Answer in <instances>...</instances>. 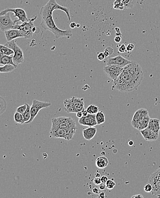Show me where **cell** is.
<instances>
[{"label": "cell", "instance_id": "4", "mask_svg": "<svg viewBox=\"0 0 160 198\" xmlns=\"http://www.w3.org/2000/svg\"><path fill=\"white\" fill-rule=\"evenodd\" d=\"M37 18V16L33 18H31L22 23L21 25L15 24L13 29H17L21 30L24 35V38L30 39L33 36V29L34 27V22Z\"/></svg>", "mask_w": 160, "mask_h": 198}, {"label": "cell", "instance_id": "36", "mask_svg": "<svg viewBox=\"0 0 160 198\" xmlns=\"http://www.w3.org/2000/svg\"><path fill=\"white\" fill-rule=\"evenodd\" d=\"M144 191L146 192H152V186L148 183L144 187Z\"/></svg>", "mask_w": 160, "mask_h": 198}, {"label": "cell", "instance_id": "46", "mask_svg": "<svg viewBox=\"0 0 160 198\" xmlns=\"http://www.w3.org/2000/svg\"><path fill=\"white\" fill-rule=\"evenodd\" d=\"M83 114H82V111H79L78 113H76V117L79 118H80L82 117H83Z\"/></svg>", "mask_w": 160, "mask_h": 198}, {"label": "cell", "instance_id": "24", "mask_svg": "<svg viewBox=\"0 0 160 198\" xmlns=\"http://www.w3.org/2000/svg\"><path fill=\"white\" fill-rule=\"evenodd\" d=\"M0 53L3 55H14V52L12 49L8 47V46L0 44Z\"/></svg>", "mask_w": 160, "mask_h": 198}, {"label": "cell", "instance_id": "41", "mask_svg": "<svg viewBox=\"0 0 160 198\" xmlns=\"http://www.w3.org/2000/svg\"><path fill=\"white\" fill-rule=\"evenodd\" d=\"M99 188L100 190H104L107 188L106 183H101L99 185Z\"/></svg>", "mask_w": 160, "mask_h": 198}, {"label": "cell", "instance_id": "43", "mask_svg": "<svg viewBox=\"0 0 160 198\" xmlns=\"http://www.w3.org/2000/svg\"><path fill=\"white\" fill-rule=\"evenodd\" d=\"M114 41L116 43H120L122 41V37L120 35H116L114 38Z\"/></svg>", "mask_w": 160, "mask_h": 198}, {"label": "cell", "instance_id": "35", "mask_svg": "<svg viewBox=\"0 0 160 198\" xmlns=\"http://www.w3.org/2000/svg\"><path fill=\"white\" fill-rule=\"evenodd\" d=\"M114 52V49L111 47H107V48L104 51V54L106 55V57H107L110 55H112Z\"/></svg>", "mask_w": 160, "mask_h": 198}, {"label": "cell", "instance_id": "25", "mask_svg": "<svg viewBox=\"0 0 160 198\" xmlns=\"http://www.w3.org/2000/svg\"><path fill=\"white\" fill-rule=\"evenodd\" d=\"M96 119L97 121L98 125L103 124L105 122L106 118L103 111H98V113L96 114Z\"/></svg>", "mask_w": 160, "mask_h": 198}, {"label": "cell", "instance_id": "37", "mask_svg": "<svg viewBox=\"0 0 160 198\" xmlns=\"http://www.w3.org/2000/svg\"><path fill=\"white\" fill-rule=\"evenodd\" d=\"M126 46L125 45V44L121 45L120 47H118V51L120 53H123L126 52Z\"/></svg>", "mask_w": 160, "mask_h": 198}, {"label": "cell", "instance_id": "5", "mask_svg": "<svg viewBox=\"0 0 160 198\" xmlns=\"http://www.w3.org/2000/svg\"><path fill=\"white\" fill-rule=\"evenodd\" d=\"M5 46L10 48L13 51H14V53L13 56V62H14L15 65L18 66L19 64L22 63L24 62V55H23V51L20 47L18 46L17 43L14 40L11 41H8L5 44Z\"/></svg>", "mask_w": 160, "mask_h": 198}, {"label": "cell", "instance_id": "22", "mask_svg": "<svg viewBox=\"0 0 160 198\" xmlns=\"http://www.w3.org/2000/svg\"><path fill=\"white\" fill-rule=\"evenodd\" d=\"M108 164V159L106 156H101L96 159V166L99 168L103 169L107 167Z\"/></svg>", "mask_w": 160, "mask_h": 198}, {"label": "cell", "instance_id": "42", "mask_svg": "<svg viewBox=\"0 0 160 198\" xmlns=\"http://www.w3.org/2000/svg\"><path fill=\"white\" fill-rule=\"evenodd\" d=\"M100 179H101V181H102V182L106 183L107 182V180H108V177H107V176H105V175L102 176L100 177Z\"/></svg>", "mask_w": 160, "mask_h": 198}, {"label": "cell", "instance_id": "49", "mask_svg": "<svg viewBox=\"0 0 160 198\" xmlns=\"http://www.w3.org/2000/svg\"><path fill=\"white\" fill-rule=\"evenodd\" d=\"M76 23H75V22H72V23H70V27L71 28V29H74L75 27H76Z\"/></svg>", "mask_w": 160, "mask_h": 198}, {"label": "cell", "instance_id": "10", "mask_svg": "<svg viewBox=\"0 0 160 198\" xmlns=\"http://www.w3.org/2000/svg\"><path fill=\"white\" fill-rule=\"evenodd\" d=\"M123 67L118 65H110L104 66L103 70L107 76L114 82L122 72Z\"/></svg>", "mask_w": 160, "mask_h": 198}, {"label": "cell", "instance_id": "27", "mask_svg": "<svg viewBox=\"0 0 160 198\" xmlns=\"http://www.w3.org/2000/svg\"><path fill=\"white\" fill-rule=\"evenodd\" d=\"M14 119L16 123L19 124H25V120L23 118V114L15 111L14 114Z\"/></svg>", "mask_w": 160, "mask_h": 198}, {"label": "cell", "instance_id": "7", "mask_svg": "<svg viewBox=\"0 0 160 198\" xmlns=\"http://www.w3.org/2000/svg\"><path fill=\"white\" fill-rule=\"evenodd\" d=\"M51 105V103L47 102H42V101H38L37 99H34L33 101L32 105L31 106L30 113L31 118L30 120L27 123V124L30 123L38 115L39 111L40 110L44 108H47Z\"/></svg>", "mask_w": 160, "mask_h": 198}, {"label": "cell", "instance_id": "29", "mask_svg": "<svg viewBox=\"0 0 160 198\" xmlns=\"http://www.w3.org/2000/svg\"><path fill=\"white\" fill-rule=\"evenodd\" d=\"M27 109L25 113L23 114V118L25 120V123H26L30 120L31 118L30 108L31 106L29 105H27Z\"/></svg>", "mask_w": 160, "mask_h": 198}, {"label": "cell", "instance_id": "1", "mask_svg": "<svg viewBox=\"0 0 160 198\" xmlns=\"http://www.w3.org/2000/svg\"><path fill=\"white\" fill-rule=\"evenodd\" d=\"M55 10H60L65 12L68 17V20H71L69 8L58 4L56 0H49L47 4L42 6L39 14L41 17V25L45 30L52 32L57 39L62 37H71L73 35L71 30H63L58 27L53 19V13Z\"/></svg>", "mask_w": 160, "mask_h": 198}, {"label": "cell", "instance_id": "50", "mask_svg": "<svg viewBox=\"0 0 160 198\" xmlns=\"http://www.w3.org/2000/svg\"><path fill=\"white\" fill-rule=\"evenodd\" d=\"M128 144H129L130 146H132V145L134 144V142H133V141L130 140V142H128Z\"/></svg>", "mask_w": 160, "mask_h": 198}, {"label": "cell", "instance_id": "13", "mask_svg": "<svg viewBox=\"0 0 160 198\" xmlns=\"http://www.w3.org/2000/svg\"><path fill=\"white\" fill-rule=\"evenodd\" d=\"M130 62L131 61L130 60L125 59L120 55H118V56L109 59L107 61V65H118L124 67L127 65H128Z\"/></svg>", "mask_w": 160, "mask_h": 198}, {"label": "cell", "instance_id": "6", "mask_svg": "<svg viewBox=\"0 0 160 198\" xmlns=\"http://www.w3.org/2000/svg\"><path fill=\"white\" fill-rule=\"evenodd\" d=\"M76 131L75 129L57 128L55 130H50V134L54 138H62L67 140H70L74 138Z\"/></svg>", "mask_w": 160, "mask_h": 198}, {"label": "cell", "instance_id": "17", "mask_svg": "<svg viewBox=\"0 0 160 198\" xmlns=\"http://www.w3.org/2000/svg\"><path fill=\"white\" fill-rule=\"evenodd\" d=\"M148 128L153 131L159 134L160 130V121L158 119L150 118Z\"/></svg>", "mask_w": 160, "mask_h": 198}, {"label": "cell", "instance_id": "32", "mask_svg": "<svg viewBox=\"0 0 160 198\" xmlns=\"http://www.w3.org/2000/svg\"><path fill=\"white\" fill-rule=\"evenodd\" d=\"M114 8L118 10H124L125 8L122 0H115L114 3Z\"/></svg>", "mask_w": 160, "mask_h": 198}, {"label": "cell", "instance_id": "52", "mask_svg": "<svg viewBox=\"0 0 160 198\" xmlns=\"http://www.w3.org/2000/svg\"><path fill=\"white\" fill-rule=\"evenodd\" d=\"M157 196H158V198H160V195H157Z\"/></svg>", "mask_w": 160, "mask_h": 198}, {"label": "cell", "instance_id": "14", "mask_svg": "<svg viewBox=\"0 0 160 198\" xmlns=\"http://www.w3.org/2000/svg\"><path fill=\"white\" fill-rule=\"evenodd\" d=\"M79 123L81 125L87 126L89 127H94L98 125L96 119V114H88L87 116H83L79 118Z\"/></svg>", "mask_w": 160, "mask_h": 198}, {"label": "cell", "instance_id": "12", "mask_svg": "<svg viewBox=\"0 0 160 198\" xmlns=\"http://www.w3.org/2000/svg\"><path fill=\"white\" fill-rule=\"evenodd\" d=\"M148 111L145 109H140L137 110L134 114V117L131 121V124L134 128L137 129L138 124L141 120L145 117L148 115Z\"/></svg>", "mask_w": 160, "mask_h": 198}, {"label": "cell", "instance_id": "30", "mask_svg": "<svg viewBox=\"0 0 160 198\" xmlns=\"http://www.w3.org/2000/svg\"><path fill=\"white\" fill-rule=\"evenodd\" d=\"M99 107L94 105H91L88 106L86 110L90 114H96L99 111Z\"/></svg>", "mask_w": 160, "mask_h": 198}, {"label": "cell", "instance_id": "3", "mask_svg": "<svg viewBox=\"0 0 160 198\" xmlns=\"http://www.w3.org/2000/svg\"><path fill=\"white\" fill-rule=\"evenodd\" d=\"M57 128L77 129L76 122L74 119L70 117H59L52 119V126L51 130Z\"/></svg>", "mask_w": 160, "mask_h": 198}, {"label": "cell", "instance_id": "16", "mask_svg": "<svg viewBox=\"0 0 160 198\" xmlns=\"http://www.w3.org/2000/svg\"><path fill=\"white\" fill-rule=\"evenodd\" d=\"M142 136L146 140L148 141H154L156 140L159 136V134L149 130L148 128H145L140 131Z\"/></svg>", "mask_w": 160, "mask_h": 198}, {"label": "cell", "instance_id": "2", "mask_svg": "<svg viewBox=\"0 0 160 198\" xmlns=\"http://www.w3.org/2000/svg\"><path fill=\"white\" fill-rule=\"evenodd\" d=\"M144 78L141 66L137 62H131L123 67L122 73L114 82V88L122 92H130L137 89Z\"/></svg>", "mask_w": 160, "mask_h": 198}, {"label": "cell", "instance_id": "11", "mask_svg": "<svg viewBox=\"0 0 160 198\" xmlns=\"http://www.w3.org/2000/svg\"><path fill=\"white\" fill-rule=\"evenodd\" d=\"M16 24L15 21H13L9 13L0 15V30L3 32L13 29Z\"/></svg>", "mask_w": 160, "mask_h": 198}, {"label": "cell", "instance_id": "28", "mask_svg": "<svg viewBox=\"0 0 160 198\" xmlns=\"http://www.w3.org/2000/svg\"><path fill=\"white\" fill-rule=\"evenodd\" d=\"M7 109V103L4 98L0 96V115L5 112Z\"/></svg>", "mask_w": 160, "mask_h": 198}, {"label": "cell", "instance_id": "34", "mask_svg": "<svg viewBox=\"0 0 160 198\" xmlns=\"http://www.w3.org/2000/svg\"><path fill=\"white\" fill-rule=\"evenodd\" d=\"M27 103H25L24 105H22V106H20L19 107H18L17 109H16V111L18 112V113H21L22 114H23V113H25V111H26V110L27 109Z\"/></svg>", "mask_w": 160, "mask_h": 198}, {"label": "cell", "instance_id": "8", "mask_svg": "<svg viewBox=\"0 0 160 198\" xmlns=\"http://www.w3.org/2000/svg\"><path fill=\"white\" fill-rule=\"evenodd\" d=\"M149 183L152 186V194L157 196L160 194V167L150 175Z\"/></svg>", "mask_w": 160, "mask_h": 198}, {"label": "cell", "instance_id": "39", "mask_svg": "<svg viewBox=\"0 0 160 198\" xmlns=\"http://www.w3.org/2000/svg\"><path fill=\"white\" fill-rule=\"evenodd\" d=\"M105 58H106V55L104 54L103 52L99 53L98 55V59H99V61H103Z\"/></svg>", "mask_w": 160, "mask_h": 198}, {"label": "cell", "instance_id": "19", "mask_svg": "<svg viewBox=\"0 0 160 198\" xmlns=\"http://www.w3.org/2000/svg\"><path fill=\"white\" fill-rule=\"evenodd\" d=\"M73 105L76 113L82 111L84 109V99L83 98L72 97Z\"/></svg>", "mask_w": 160, "mask_h": 198}, {"label": "cell", "instance_id": "38", "mask_svg": "<svg viewBox=\"0 0 160 198\" xmlns=\"http://www.w3.org/2000/svg\"><path fill=\"white\" fill-rule=\"evenodd\" d=\"M134 49V43H130L127 46H126V51H132Z\"/></svg>", "mask_w": 160, "mask_h": 198}, {"label": "cell", "instance_id": "15", "mask_svg": "<svg viewBox=\"0 0 160 198\" xmlns=\"http://www.w3.org/2000/svg\"><path fill=\"white\" fill-rule=\"evenodd\" d=\"M4 33L8 41H11L18 38H24V35L22 33L17 29H11L7 31H5Z\"/></svg>", "mask_w": 160, "mask_h": 198}, {"label": "cell", "instance_id": "20", "mask_svg": "<svg viewBox=\"0 0 160 198\" xmlns=\"http://www.w3.org/2000/svg\"><path fill=\"white\" fill-rule=\"evenodd\" d=\"M0 65H12L17 67V66L14 62H13V56L8 55H3L0 53Z\"/></svg>", "mask_w": 160, "mask_h": 198}, {"label": "cell", "instance_id": "40", "mask_svg": "<svg viewBox=\"0 0 160 198\" xmlns=\"http://www.w3.org/2000/svg\"><path fill=\"white\" fill-rule=\"evenodd\" d=\"M101 183H102V181H101V179H100V178L96 176L95 178L94 179V183L95 185L99 186V184H100Z\"/></svg>", "mask_w": 160, "mask_h": 198}, {"label": "cell", "instance_id": "47", "mask_svg": "<svg viewBox=\"0 0 160 198\" xmlns=\"http://www.w3.org/2000/svg\"><path fill=\"white\" fill-rule=\"evenodd\" d=\"M143 198V196L141 194H137L135 195H134L132 196V198Z\"/></svg>", "mask_w": 160, "mask_h": 198}, {"label": "cell", "instance_id": "9", "mask_svg": "<svg viewBox=\"0 0 160 198\" xmlns=\"http://www.w3.org/2000/svg\"><path fill=\"white\" fill-rule=\"evenodd\" d=\"M9 12L13 13L15 17L18 18L17 20H15L16 23L18 21H21L23 23L29 20L25 10L21 8H7L0 12V15H4Z\"/></svg>", "mask_w": 160, "mask_h": 198}, {"label": "cell", "instance_id": "18", "mask_svg": "<svg viewBox=\"0 0 160 198\" xmlns=\"http://www.w3.org/2000/svg\"><path fill=\"white\" fill-rule=\"evenodd\" d=\"M97 132V129L94 127H89L87 128L83 129V135L84 139L87 140H90L95 136Z\"/></svg>", "mask_w": 160, "mask_h": 198}, {"label": "cell", "instance_id": "31", "mask_svg": "<svg viewBox=\"0 0 160 198\" xmlns=\"http://www.w3.org/2000/svg\"><path fill=\"white\" fill-rule=\"evenodd\" d=\"M125 9H130L134 7L136 4V0H122Z\"/></svg>", "mask_w": 160, "mask_h": 198}, {"label": "cell", "instance_id": "26", "mask_svg": "<svg viewBox=\"0 0 160 198\" xmlns=\"http://www.w3.org/2000/svg\"><path fill=\"white\" fill-rule=\"evenodd\" d=\"M17 68L12 65H6L4 66H0V73H10Z\"/></svg>", "mask_w": 160, "mask_h": 198}, {"label": "cell", "instance_id": "51", "mask_svg": "<svg viewBox=\"0 0 160 198\" xmlns=\"http://www.w3.org/2000/svg\"><path fill=\"white\" fill-rule=\"evenodd\" d=\"M79 26H80V24H77L76 27H79Z\"/></svg>", "mask_w": 160, "mask_h": 198}, {"label": "cell", "instance_id": "45", "mask_svg": "<svg viewBox=\"0 0 160 198\" xmlns=\"http://www.w3.org/2000/svg\"><path fill=\"white\" fill-rule=\"evenodd\" d=\"M106 197V195H105V192H100V193H99V194H98V196H97V198H104Z\"/></svg>", "mask_w": 160, "mask_h": 198}, {"label": "cell", "instance_id": "33", "mask_svg": "<svg viewBox=\"0 0 160 198\" xmlns=\"http://www.w3.org/2000/svg\"><path fill=\"white\" fill-rule=\"evenodd\" d=\"M116 184L114 180H111V179H108L106 182V186H107V189L108 190H112L114 187L116 186Z\"/></svg>", "mask_w": 160, "mask_h": 198}, {"label": "cell", "instance_id": "21", "mask_svg": "<svg viewBox=\"0 0 160 198\" xmlns=\"http://www.w3.org/2000/svg\"><path fill=\"white\" fill-rule=\"evenodd\" d=\"M64 109L67 113H76V110L73 105V98L66 99L64 102Z\"/></svg>", "mask_w": 160, "mask_h": 198}, {"label": "cell", "instance_id": "44", "mask_svg": "<svg viewBox=\"0 0 160 198\" xmlns=\"http://www.w3.org/2000/svg\"><path fill=\"white\" fill-rule=\"evenodd\" d=\"M99 190H100V189H99ZM99 190L98 188H97V187H94V188H92V192H93L94 194L98 195L99 194Z\"/></svg>", "mask_w": 160, "mask_h": 198}, {"label": "cell", "instance_id": "48", "mask_svg": "<svg viewBox=\"0 0 160 198\" xmlns=\"http://www.w3.org/2000/svg\"><path fill=\"white\" fill-rule=\"evenodd\" d=\"M82 114H83V116H87L88 114L87 111L85 109H83V110L82 111Z\"/></svg>", "mask_w": 160, "mask_h": 198}, {"label": "cell", "instance_id": "23", "mask_svg": "<svg viewBox=\"0 0 160 198\" xmlns=\"http://www.w3.org/2000/svg\"><path fill=\"white\" fill-rule=\"evenodd\" d=\"M150 119V118L149 115H147L146 117H145V118L140 122V123L138 124L137 130H138L139 131H141V130H144V129L148 128Z\"/></svg>", "mask_w": 160, "mask_h": 198}]
</instances>
